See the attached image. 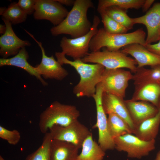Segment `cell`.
<instances>
[{
	"label": "cell",
	"instance_id": "6da1fadb",
	"mask_svg": "<svg viewBox=\"0 0 160 160\" xmlns=\"http://www.w3.org/2000/svg\"><path fill=\"white\" fill-rule=\"evenodd\" d=\"M65 55L61 52L55 53L57 60L62 65L64 64L70 65L80 75V81L73 89L74 94L78 97H92L97 85L101 81L105 68L99 64L84 63L81 59L70 60Z\"/></svg>",
	"mask_w": 160,
	"mask_h": 160
},
{
	"label": "cell",
	"instance_id": "7a4b0ae2",
	"mask_svg": "<svg viewBox=\"0 0 160 160\" xmlns=\"http://www.w3.org/2000/svg\"><path fill=\"white\" fill-rule=\"evenodd\" d=\"M90 0H76L71 11L58 25L50 29L52 35L57 36L60 34L70 35L73 38L84 36L90 31L92 24L87 17V12L94 7Z\"/></svg>",
	"mask_w": 160,
	"mask_h": 160
},
{
	"label": "cell",
	"instance_id": "3957f363",
	"mask_svg": "<svg viewBox=\"0 0 160 160\" xmlns=\"http://www.w3.org/2000/svg\"><path fill=\"white\" fill-rule=\"evenodd\" d=\"M146 36V33L142 28L131 33L122 34L110 33L103 28H100L91 39L89 49L92 52H95L105 47L108 50L116 51L133 43L145 46Z\"/></svg>",
	"mask_w": 160,
	"mask_h": 160
},
{
	"label": "cell",
	"instance_id": "277c9868",
	"mask_svg": "<svg viewBox=\"0 0 160 160\" xmlns=\"http://www.w3.org/2000/svg\"><path fill=\"white\" fill-rule=\"evenodd\" d=\"M80 115L75 106L54 101L41 114L39 129L44 134L54 125L65 127L78 120Z\"/></svg>",
	"mask_w": 160,
	"mask_h": 160
},
{
	"label": "cell",
	"instance_id": "5b68a950",
	"mask_svg": "<svg viewBox=\"0 0 160 160\" xmlns=\"http://www.w3.org/2000/svg\"><path fill=\"white\" fill-rule=\"evenodd\" d=\"M81 60L85 63L99 64L107 69L126 68L134 73L137 69V63L134 59L119 50L110 51L106 49L102 51L91 52Z\"/></svg>",
	"mask_w": 160,
	"mask_h": 160
},
{
	"label": "cell",
	"instance_id": "8992f818",
	"mask_svg": "<svg viewBox=\"0 0 160 160\" xmlns=\"http://www.w3.org/2000/svg\"><path fill=\"white\" fill-rule=\"evenodd\" d=\"M100 22L99 17L94 16L92 26L86 34L75 38H62L60 44L62 51L65 55L70 56L74 60L81 59L89 53V45L92 37L97 32L98 26Z\"/></svg>",
	"mask_w": 160,
	"mask_h": 160
},
{
	"label": "cell",
	"instance_id": "52a82bcc",
	"mask_svg": "<svg viewBox=\"0 0 160 160\" xmlns=\"http://www.w3.org/2000/svg\"><path fill=\"white\" fill-rule=\"evenodd\" d=\"M115 149L127 153L128 157L140 159L148 155L155 148V140L146 141L132 134H127L113 139Z\"/></svg>",
	"mask_w": 160,
	"mask_h": 160
},
{
	"label": "cell",
	"instance_id": "ba28073f",
	"mask_svg": "<svg viewBox=\"0 0 160 160\" xmlns=\"http://www.w3.org/2000/svg\"><path fill=\"white\" fill-rule=\"evenodd\" d=\"M133 75L129 71L121 68H105L100 82L104 92L124 99L129 80Z\"/></svg>",
	"mask_w": 160,
	"mask_h": 160
},
{
	"label": "cell",
	"instance_id": "9c48e42d",
	"mask_svg": "<svg viewBox=\"0 0 160 160\" xmlns=\"http://www.w3.org/2000/svg\"><path fill=\"white\" fill-rule=\"evenodd\" d=\"M49 130L52 139L71 143L79 149L81 148L86 139L92 135L89 129L78 120L65 127L54 125Z\"/></svg>",
	"mask_w": 160,
	"mask_h": 160
},
{
	"label": "cell",
	"instance_id": "30bf717a",
	"mask_svg": "<svg viewBox=\"0 0 160 160\" xmlns=\"http://www.w3.org/2000/svg\"><path fill=\"white\" fill-rule=\"evenodd\" d=\"M100 83L97 86L95 94L92 97L95 103L97 111V122L95 125L98 131V143L105 151L115 149L113 139L108 129L107 118L103 108L102 97L103 92Z\"/></svg>",
	"mask_w": 160,
	"mask_h": 160
},
{
	"label": "cell",
	"instance_id": "8fae6325",
	"mask_svg": "<svg viewBox=\"0 0 160 160\" xmlns=\"http://www.w3.org/2000/svg\"><path fill=\"white\" fill-rule=\"evenodd\" d=\"M35 9V19L48 20L55 26L60 24L69 12L56 0H36Z\"/></svg>",
	"mask_w": 160,
	"mask_h": 160
},
{
	"label": "cell",
	"instance_id": "7c38bea8",
	"mask_svg": "<svg viewBox=\"0 0 160 160\" xmlns=\"http://www.w3.org/2000/svg\"><path fill=\"white\" fill-rule=\"evenodd\" d=\"M134 24H142L147 30L146 45L160 40V2L154 3L144 15L132 18Z\"/></svg>",
	"mask_w": 160,
	"mask_h": 160
},
{
	"label": "cell",
	"instance_id": "4fadbf2b",
	"mask_svg": "<svg viewBox=\"0 0 160 160\" xmlns=\"http://www.w3.org/2000/svg\"><path fill=\"white\" fill-rule=\"evenodd\" d=\"M25 31L35 41L41 50V62L35 67L39 75L45 79H55L58 80H61L66 77L68 75L67 71L55 60L53 55L47 56L41 43L38 41L32 34L26 30Z\"/></svg>",
	"mask_w": 160,
	"mask_h": 160
},
{
	"label": "cell",
	"instance_id": "5bb4252c",
	"mask_svg": "<svg viewBox=\"0 0 160 160\" xmlns=\"http://www.w3.org/2000/svg\"><path fill=\"white\" fill-rule=\"evenodd\" d=\"M6 27L4 34L0 37V54L3 58H7L11 55H17L20 49L31 45L27 40H23L17 36L14 31L12 24L2 17Z\"/></svg>",
	"mask_w": 160,
	"mask_h": 160
},
{
	"label": "cell",
	"instance_id": "9a60e30c",
	"mask_svg": "<svg viewBox=\"0 0 160 160\" xmlns=\"http://www.w3.org/2000/svg\"><path fill=\"white\" fill-rule=\"evenodd\" d=\"M102 102L106 114L114 113L120 117L127 122L134 134L136 127L132 120L124 99L103 92Z\"/></svg>",
	"mask_w": 160,
	"mask_h": 160
},
{
	"label": "cell",
	"instance_id": "2e32d148",
	"mask_svg": "<svg viewBox=\"0 0 160 160\" xmlns=\"http://www.w3.org/2000/svg\"><path fill=\"white\" fill-rule=\"evenodd\" d=\"M123 53L133 57L137 63V67H151L160 65V57L148 50L145 46L138 43H133L122 48Z\"/></svg>",
	"mask_w": 160,
	"mask_h": 160
},
{
	"label": "cell",
	"instance_id": "e0dca14e",
	"mask_svg": "<svg viewBox=\"0 0 160 160\" xmlns=\"http://www.w3.org/2000/svg\"><path fill=\"white\" fill-rule=\"evenodd\" d=\"M124 102L136 127L145 120L155 116L159 111L158 108L148 102L129 99L124 100Z\"/></svg>",
	"mask_w": 160,
	"mask_h": 160
},
{
	"label": "cell",
	"instance_id": "ac0fdd59",
	"mask_svg": "<svg viewBox=\"0 0 160 160\" xmlns=\"http://www.w3.org/2000/svg\"><path fill=\"white\" fill-rule=\"evenodd\" d=\"M28 53L25 47L21 48L18 53L13 57L9 58L0 59V66L9 65L21 68L30 75L35 76L43 85L46 86L47 84L37 72L35 67H33L28 62Z\"/></svg>",
	"mask_w": 160,
	"mask_h": 160
},
{
	"label": "cell",
	"instance_id": "d6986e66",
	"mask_svg": "<svg viewBox=\"0 0 160 160\" xmlns=\"http://www.w3.org/2000/svg\"><path fill=\"white\" fill-rule=\"evenodd\" d=\"M131 100L148 102L160 108V84L150 83L135 87Z\"/></svg>",
	"mask_w": 160,
	"mask_h": 160
},
{
	"label": "cell",
	"instance_id": "ffe728a7",
	"mask_svg": "<svg viewBox=\"0 0 160 160\" xmlns=\"http://www.w3.org/2000/svg\"><path fill=\"white\" fill-rule=\"evenodd\" d=\"M79 149L71 143L52 139L50 147L51 160H77Z\"/></svg>",
	"mask_w": 160,
	"mask_h": 160
},
{
	"label": "cell",
	"instance_id": "44dd1931",
	"mask_svg": "<svg viewBox=\"0 0 160 160\" xmlns=\"http://www.w3.org/2000/svg\"><path fill=\"white\" fill-rule=\"evenodd\" d=\"M157 114L136 126L134 134L140 139L146 141L155 140L160 125V108Z\"/></svg>",
	"mask_w": 160,
	"mask_h": 160
},
{
	"label": "cell",
	"instance_id": "7402d4cb",
	"mask_svg": "<svg viewBox=\"0 0 160 160\" xmlns=\"http://www.w3.org/2000/svg\"><path fill=\"white\" fill-rule=\"evenodd\" d=\"M81 148L77 160H103L105 155V151L93 140L92 135L86 139Z\"/></svg>",
	"mask_w": 160,
	"mask_h": 160
},
{
	"label": "cell",
	"instance_id": "603a6c76",
	"mask_svg": "<svg viewBox=\"0 0 160 160\" xmlns=\"http://www.w3.org/2000/svg\"><path fill=\"white\" fill-rule=\"evenodd\" d=\"M151 67L149 69L137 67L132 79L135 87L150 83L160 84V65Z\"/></svg>",
	"mask_w": 160,
	"mask_h": 160
},
{
	"label": "cell",
	"instance_id": "cb8c5ba5",
	"mask_svg": "<svg viewBox=\"0 0 160 160\" xmlns=\"http://www.w3.org/2000/svg\"><path fill=\"white\" fill-rule=\"evenodd\" d=\"M107 125L109 133L113 139L127 134L132 133L127 122L115 114H108Z\"/></svg>",
	"mask_w": 160,
	"mask_h": 160
},
{
	"label": "cell",
	"instance_id": "d4e9b609",
	"mask_svg": "<svg viewBox=\"0 0 160 160\" xmlns=\"http://www.w3.org/2000/svg\"><path fill=\"white\" fill-rule=\"evenodd\" d=\"M145 0H99L98 11L104 10L108 7L115 6L126 10L130 9H138L142 8Z\"/></svg>",
	"mask_w": 160,
	"mask_h": 160
},
{
	"label": "cell",
	"instance_id": "484cf974",
	"mask_svg": "<svg viewBox=\"0 0 160 160\" xmlns=\"http://www.w3.org/2000/svg\"><path fill=\"white\" fill-rule=\"evenodd\" d=\"M52 140L49 132L44 134L41 145L36 151L28 155L25 160H51L50 147Z\"/></svg>",
	"mask_w": 160,
	"mask_h": 160
},
{
	"label": "cell",
	"instance_id": "4316f807",
	"mask_svg": "<svg viewBox=\"0 0 160 160\" xmlns=\"http://www.w3.org/2000/svg\"><path fill=\"white\" fill-rule=\"evenodd\" d=\"M105 10L109 17L128 30L132 28L134 24L132 18L128 16L126 10L113 6L107 8Z\"/></svg>",
	"mask_w": 160,
	"mask_h": 160
},
{
	"label": "cell",
	"instance_id": "83f0119b",
	"mask_svg": "<svg viewBox=\"0 0 160 160\" xmlns=\"http://www.w3.org/2000/svg\"><path fill=\"white\" fill-rule=\"evenodd\" d=\"M27 15L21 9L16 2L11 3L3 14L2 17L15 25L24 22Z\"/></svg>",
	"mask_w": 160,
	"mask_h": 160
},
{
	"label": "cell",
	"instance_id": "f1b7e54d",
	"mask_svg": "<svg viewBox=\"0 0 160 160\" xmlns=\"http://www.w3.org/2000/svg\"><path fill=\"white\" fill-rule=\"evenodd\" d=\"M101 17L103 28L107 32L112 34L126 33L128 30L124 26L116 21L106 13L105 10L98 11Z\"/></svg>",
	"mask_w": 160,
	"mask_h": 160
},
{
	"label": "cell",
	"instance_id": "f546056e",
	"mask_svg": "<svg viewBox=\"0 0 160 160\" xmlns=\"http://www.w3.org/2000/svg\"><path fill=\"white\" fill-rule=\"evenodd\" d=\"M0 137L7 141L10 144L15 145L19 142L21 136L17 130H9L0 126Z\"/></svg>",
	"mask_w": 160,
	"mask_h": 160
},
{
	"label": "cell",
	"instance_id": "4dcf8cb0",
	"mask_svg": "<svg viewBox=\"0 0 160 160\" xmlns=\"http://www.w3.org/2000/svg\"><path fill=\"white\" fill-rule=\"evenodd\" d=\"M17 3L27 15H31L34 12L36 0H19Z\"/></svg>",
	"mask_w": 160,
	"mask_h": 160
},
{
	"label": "cell",
	"instance_id": "1f68e13d",
	"mask_svg": "<svg viewBox=\"0 0 160 160\" xmlns=\"http://www.w3.org/2000/svg\"><path fill=\"white\" fill-rule=\"evenodd\" d=\"M145 47L149 51L160 57V40L156 43L146 44Z\"/></svg>",
	"mask_w": 160,
	"mask_h": 160
},
{
	"label": "cell",
	"instance_id": "d6a6232c",
	"mask_svg": "<svg viewBox=\"0 0 160 160\" xmlns=\"http://www.w3.org/2000/svg\"><path fill=\"white\" fill-rule=\"evenodd\" d=\"M154 1V0H145L142 7L143 12H147Z\"/></svg>",
	"mask_w": 160,
	"mask_h": 160
},
{
	"label": "cell",
	"instance_id": "836d02e7",
	"mask_svg": "<svg viewBox=\"0 0 160 160\" xmlns=\"http://www.w3.org/2000/svg\"><path fill=\"white\" fill-rule=\"evenodd\" d=\"M56 1L63 5L67 6H72L73 5L75 0H56Z\"/></svg>",
	"mask_w": 160,
	"mask_h": 160
},
{
	"label": "cell",
	"instance_id": "e575fe53",
	"mask_svg": "<svg viewBox=\"0 0 160 160\" xmlns=\"http://www.w3.org/2000/svg\"><path fill=\"white\" fill-rule=\"evenodd\" d=\"M6 30V27L5 25H0V33L4 34Z\"/></svg>",
	"mask_w": 160,
	"mask_h": 160
},
{
	"label": "cell",
	"instance_id": "d590c367",
	"mask_svg": "<svg viewBox=\"0 0 160 160\" xmlns=\"http://www.w3.org/2000/svg\"><path fill=\"white\" fill-rule=\"evenodd\" d=\"M7 8L5 7H1L0 9V15H2L3 14L4 12Z\"/></svg>",
	"mask_w": 160,
	"mask_h": 160
},
{
	"label": "cell",
	"instance_id": "8d00e7d4",
	"mask_svg": "<svg viewBox=\"0 0 160 160\" xmlns=\"http://www.w3.org/2000/svg\"><path fill=\"white\" fill-rule=\"evenodd\" d=\"M154 160H160V150L157 153Z\"/></svg>",
	"mask_w": 160,
	"mask_h": 160
},
{
	"label": "cell",
	"instance_id": "74e56055",
	"mask_svg": "<svg viewBox=\"0 0 160 160\" xmlns=\"http://www.w3.org/2000/svg\"><path fill=\"white\" fill-rule=\"evenodd\" d=\"M0 160H5L3 157L1 156H0Z\"/></svg>",
	"mask_w": 160,
	"mask_h": 160
}]
</instances>
